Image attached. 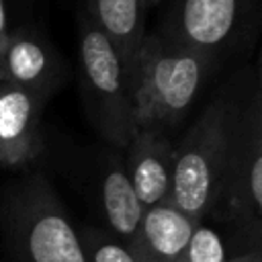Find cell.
Wrapping results in <instances>:
<instances>
[{"instance_id":"1","label":"cell","mask_w":262,"mask_h":262,"mask_svg":"<svg viewBox=\"0 0 262 262\" xmlns=\"http://www.w3.org/2000/svg\"><path fill=\"white\" fill-rule=\"evenodd\" d=\"M250 86L252 74H237L223 84L182 139L174 143L168 203L196 223L211 217L221 196L246 113Z\"/></svg>"},{"instance_id":"2","label":"cell","mask_w":262,"mask_h":262,"mask_svg":"<svg viewBox=\"0 0 262 262\" xmlns=\"http://www.w3.org/2000/svg\"><path fill=\"white\" fill-rule=\"evenodd\" d=\"M219 61L162 29L145 33L129 84L137 131L172 137L201 98Z\"/></svg>"},{"instance_id":"3","label":"cell","mask_w":262,"mask_h":262,"mask_svg":"<svg viewBox=\"0 0 262 262\" xmlns=\"http://www.w3.org/2000/svg\"><path fill=\"white\" fill-rule=\"evenodd\" d=\"M78 59L84 106L92 127L111 147L125 151L137 135L129 76L115 45L84 12L78 18Z\"/></svg>"},{"instance_id":"4","label":"cell","mask_w":262,"mask_h":262,"mask_svg":"<svg viewBox=\"0 0 262 262\" xmlns=\"http://www.w3.org/2000/svg\"><path fill=\"white\" fill-rule=\"evenodd\" d=\"M211 217L221 223L233 256L262 258V139L250 117V96L229 174Z\"/></svg>"},{"instance_id":"5","label":"cell","mask_w":262,"mask_h":262,"mask_svg":"<svg viewBox=\"0 0 262 262\" xmlns=\"http://www.w3.org/2000/svg\"><path fill=\"white\" fill-rule=\"evenodd\" d=\"M262 25V0H170L158 29L219 63L242 51Z\"/></svg>"},{"instance_id":"6","label":"cell","mask_w":262,"mask_h":262,"mask_svg":"<svg viewBox=\"0 0 262 262\" xmlns=\"http://www.w3.org/2000/svg\"><path fill=\"white\" fill-rule=\"evenodd\" d=\"M10 217L25 262H88L78 229L41 174L16 188Z\"/></svg>"},{"instance_id":"7","label":"cell","mask_w":262,"mask_h":262,"mask_svg":"<svg viewBox=\"0 0 262 262\" xmlns=\"http://www.w3.org/2000/svg\"><path fill=\"white\" fill-rule=\"evenodd\" d=\"M0 68L4 82L31 90L49 100L68 76V68L53 45L37 31L16 29L8 35Z\"/></svg>"},{"instance_id":"8","label":"cell","mask_w":262,"mask_h":262,"mask_svg":"<svg viewBox=\"0 0 262 262\" xmlns=\"http://www.w3.org/2000/svg\"><path fill=\"white\" fill-rule=\"evenodd\" d=\"M45 102L31 90L0 82V166H25L41 154Z\"/></svg>"},{"instance_id":"9","label":"cell","mask_w":262,"mask_h":262,"mask_svg":"<svg viewBox=\"0 0 262 262\" xmlns=\"http://www.w3.org/2000/svg\"><path fill=\"white\" fill-rule=\"evenodd\" d=\"M123 164L143 209L166 203L170 199L174 166L172 137L156 131H137L125 149Z\"/></svg>"},{"instance_id":"10","label":"cell","mask_w":262,"mask_h":262,"mask_svg":"<svg viewBox=\"0 0 262 262\" xmlns=\"http://www.w3.org/2000/svg\"><path fill=\"white\" fill-rule=\"evenodd\" d=\"M196 225L168 201L154 205L145 209L129 252L135 262H176Z\"/></svg>"},{"instance_id":"11","label":"cell","mask_w":262,"mask_h":262,"mask_svg":"<svg viewBox=\"0 0 262 262\" xmlns=\"http://www.w3.org/2000/svg\"><path fill=\"white\" fill-rule=\"evenodd\" d=\"M100 205L106 219V231L115 235L123 246H131L141 217L145 213L143 205L139 203L125 164L119 149H111L104 156L102 170H100Z\"/></svg>"},{"instance_id":"12","label":"cell","mask_w":262,"mask_h":262,"mask_svg":"<svg viewBox=\"0 0 262 262\" xmlns=\"http://www.w3.org/2000/svg\"><path fill=\"white\" fill-rule=\"evenodd\" d=\"M84 14L115 45L127 76L145 37L143 0H84Z\"/></svg>"},{"instance_id":"13","label":"cell","mask_w":262,"mask_h":262,"mask_svg":"<svg viewBox=\"0 0 262 262\" xmlns=\"http://www.w3.org/2000/svg\"><path fill=\"white\" fill-rule=\"evenodd\" d=\"M78 235L88 262H135L127 246H123L106 229L82 227Z\"/></svg>"},{"instance_id":"14","label":"cell","mask_w":262,"mask_h":262,"mask_svg":"<svg viewBox=\"0 0 262 262\" xmlns=\"http://www.w3.org/2000/svg\"><path fill=\"white\" fill-rule=\"evenodd\" d=\"M176 262H227L225 242L213 227L199 223Z\"/></svg>"},{"instance_id":"15","label":"cell","mask_w":262,"mask_h":262,"mask_svg":"<svg viewBox=\"0 0 262 262\" xmlns=\"http://www.w3.org/2000/svg\"><path fill=\"white\" fill-rule=\"evenodd\" d=\"M250 117L258 137L262 139V47L256 63V72L252 74V88H250Z\"/></svg>"},{"instance_id":"16","label":"cell","mask_w":262,"mask_h":262,"mask_svg":"<svg viewBox=\"0 0 262 262\" xmlns=\"http://www.w3.org/2000/svg\"><path fill=\"white\" fill-rule=\"evenodd\" d=\"M8 35H10V31H8V20H6V8H4V0H0V57H2L4 45L8 41Z\"/></svg>"},{"instance_id":"17","label":"cell","mask_w":262,"mask_h":262,"mask_svg":"<svg viewBox=\"0 0 262 262\" xmlns=\"http://www.w3.org/2000/svg\"><path fill=\"white\" fill-rule=\"evenodd\" d=\"M227 262H262V258L260 256H252V254H242V256L227 258Z\"/></svg>"},{"instance_id":"18","label":"cell","mask_w":262,"mask_h":262,"mask_svg":"<svg viewBox=\"0 0 262 262\" xmlns=\"http://www.w3.org/2000/svg\"><path fill=\"white\" fill-rule=\"evenodd\" d=\"M0 82H4V76H2V70H0Z\"/></svg>"}]
</instances>
